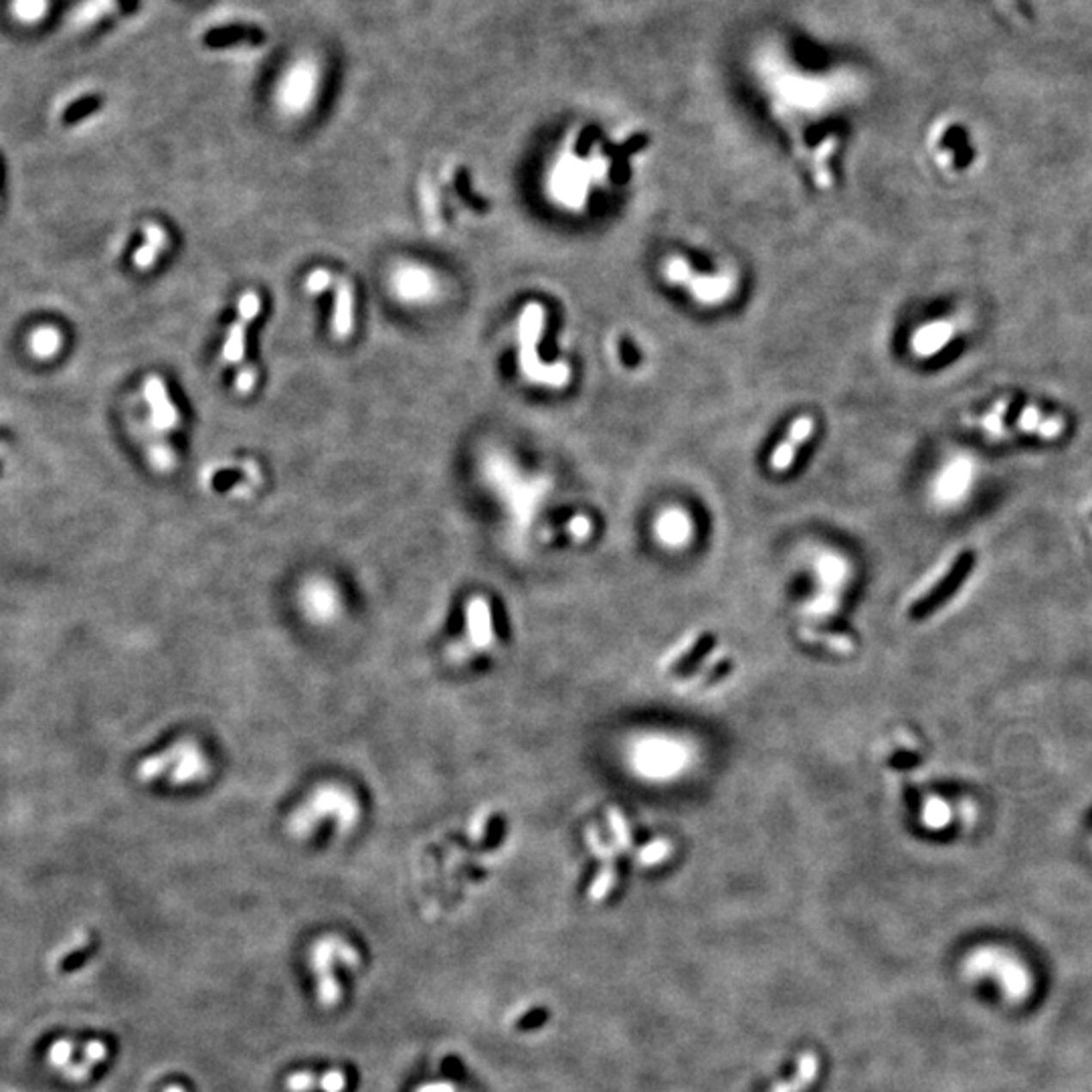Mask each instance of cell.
Segmentation results:
<instances>
[{"label":"cell","instance_id":"cell-1","mask_svg":"<svg viewBox=\"0 0 1092 1092\" xmlns=\"http://www.w3.org/2000/svg\"><path fill=\"white\" fill-rule=\"evenodd\" d=\"M209 765L201 748L192 742H179L158 757L140 765V779H168L170 783H192L207 775Z\"/></svg>","mask_w":1092,"mask_h":1092},{"label":"cell","instance_id":"cell-2","mask_svg":"<svg viewBox=\"0 0 1092 1092\" xmlns=\"http://www.w3.org/2000/svg\"><path fill=\"white\" fill-rule=\"evenodd\" d=\"M542 320L545 312L539 304H530L522 310L520 318V364L526 376H530L534 382H548V385H564L567 382L569 370L564 367H542L539 357H536V340L540 336Z\"/></svg>","mask_w":1092,"mask_h":1092},{"label":"cell","instance_id":"cell-3","mask_svg":"<svg viewBox=\"0 0 1092 1092\" xmlns=\"http://www.w3.org/2000/svg\"><path fill=\"white\" fill-rule=\"evenodd\" d=\"M339 961L357 967L358 953L352 945L336 936H326L314 947L312 965L314 971H318V996L324 1005H334L340 999V989L334 977V965Z\"/></svg>","mask_w":1092,"mask_h":1092},{"label":"cell","instance_id":"cell-4","mask_svg":"<svg viewBox=\"0 0 1092 1092\" xmlns=\"http://www.w3.org/2000/svg\"><path fill=\"white\" fill-rule=\"evenodd\" d=\"M261 310V300L255 291H245L239 300V318L229 328V336L223 346V360L237 364L245 357V328L253 322Z\"/></svg>","mask_w":1092,"mask_h":1092},{"label":"cell","instance_id":"cell-5","mask_svg":"<svg viewBox=\"0 0 1092 1092\" xmlns=\"http://www.w3.org/2000/svg\"><path fill=\"white\" fill-rule=\"evenodd\" d=\"M304 611L314 621H330L339 615L340 597L328 581L314 579L302 591Z\"/></svg>","mask_w":1092,"mask_h":1092},{"label":"cell","instance_id":"cell-6","mask_svg":"<svg viewBox=\"0 0 1092 1092\" xmlns=\"http://www.w3.org/2000/svg\"><path fill=\"white\" fill-rule=\"evenodd\" d=\"M144 394H146L148 405H150L152 425L156 427L158 431H168V429H173L176 423H179V411H176L173 401L168 399L164 381L160 379V376H148L144 385Z\"/></svg>","mask_w":1092,"mask_h":1092},{"label":"cell","instance_id":"cell-7","mask_svg":"<svg viewBox=\"0 0 1092 1092\" xmlns=\"http://www.w3.org/2000/svg\"><path fill=\"white\" fill-rule=\"evenodd\" d=\"M203 41L210 49H225L233 45H255L259 47L267 41V33L253 25H231V27H217L210 28Z\"/></svg>","mask_w":1092,"mask_h":1092},{"label":"cell","instance_id":"cell-8","mask_svg":"<svg viewBox=\"0 0 1092 1092\" xmlns=\"http://www.w3.org/2000/svg\"><path fill=\"white\" fill-rule=\"evenodd\" d=\"M394 288L407 302H423L433 294V276L417 265H407L394 273Z\"/></svg>","mask_w":1092,"mask_h":1092},{"label":"cell","instance_id":"cell-9","mask_svg":"<svg viewBox=\"0 0 1092 1092\" xmlns=\"http://www.w3.org/2000/svg\"><path fill=\"white\" fill-rule=\"evenodd\" d=\"M334 282V279H332ZM336 304H334V334L336 339H348L354 324V296L352 285L345 278H336Z\"/></svg>","mask_w":1092,"mask_h":1092},{"label":"cell","instance_id":"cell-10","mask_svg":"<svg viewBox=\"0 0 1092 1092\" xmlns=\"http://www.w3.org/2000/svg\"><path fill=\"white\" fill-rule=\"evenodd\" d=\"M811 431H814V421L808 419V417H802V419L793 423L787 442H783L779 448L775 449L773 457H771V467L777 472L787 470V467L793 463V457H796L797 448L811 436Z\"/></svg>","mask_w":1092,"mask_h":1092},{"label":"cell","instance_id":"cell-11","mask_svg":"<svg viewBox=\"0 0 1092 1092\" xmlns=\"http://www.w3.org/2000/svg\"><path fill=\"white\" fill-rule=\"evenodd\" d=\"M322 1078H316L314 1074L300 1072L291 1074L288 1080V1089L291 1092H310L320 1089L322 1092H342L348 1086V1078L342 1071H330L320 1074Z\"/></svg>","mask_w":1092,"mask_h":1092},{"label":"cell","instance_id":"cell-12","mask_svg":"<svg viewBox=\"0 0 1092 1092\" xmlns=\"http://www.w3.org/2000/svg\"><path fill=\"white\" fill-rule=\"evenodd\" d=\"M144 237H146V243L136 251L134 257H131L136 270H142V271L148 270V267L158 259L160 251L168 245V233L160 225H156V223H148V225L144 227Z\"/></svg>","mask_w":1092,"mask_h":1092},{"label":"cell","instance_id":"cell-13","mask_svg":"<svg viewBox=\"0 0 1092 1092\" xmlns=\"http://www.w3.org/2000/svg\"><path fill=\"white\" fill-rule=\"evenodd\" d=\"M61 346L63 334L55 326H41V328H35L33 334L28 336V348H31L33 357L37 358H53L61 352Z\"/></svg>","mask_w":1092,"mask_h":1092},{"label":"cell","instance_id":"cell-14","mask_svg":"<svg viewBox=\"0 0 1092 1092\" xmlns=\"http://www.w3.org/2000/svg\"><path fill=\"white\" fill-rule=\"evenodd\" d=\"M820 1071V1062L814 1054H803L799 1058L797 1074L791 1083H779L773 1092H803L815 1080V1074Z\"/></svg>","mask_w":1092,"mask_h":1092},{"label":"cell","instance_id":"cell-15","mask_svg":"<svg viewBox=\"0 0 1092 1092\" xmlns=\"http://www.w3.org/2000/svg\"><path fill=\"white\" fill-rule=\"evenodd\" d=\"M714 644H717V639H714L712 633H705V636H700L688 651H684L680 660L674 662L670 668L672 674H688L692 668L699 664L702 657L711 654Z\"/></svg>","mask_w":1092,"mask_h":1092},{"label":"cell","instance_id":"cell-16","mask_svg":"<svg viewBox=\"0 0 1092 1092\" xmlns=\"http://www.w3.org/2000/svg\"><path fill=\"white\" fill-rule=\"evenodd\" d=\"M113 3H116V0H85L82 7H79L76 16L71 19V25L76 28L94 25L95 21H100L101 16L110 13Z\"/></svg>","mask_w":1092,"mask_h":1092},{"label":"cell","instance_id":"cell-17","mask_svg":"<svg viewBox=\"0 0 1092 1092\" xmlns=\"http://www.w3.org/2000/svg\"><path fill=\"white\" fill-rule=\"evenodd\" d=\"M13 13L21 21H39L47 13V0H15Z\"/></svg>","mask_w":1092,"mask_h":1092},{"label":"cell","instance_id":"cell-18","mask_svg":"<svg viewBox=\"0 0 1092 1092\" xmlns=\"http://www.w3.org/2000/svg\"><path fill=\"white\" fill-rule=\"evenodd\" d=\"M678 516L680 514H670V516H666L664 522H662V534H664L666 539L680 540L684 539L686 533H688V528H686V520L680 518V522H676Z\"/></svg>","mask_w":1092,"mask_h":1092},{"label":"cell","instance_id":"cell-19","mask_svg":"<svg viewBox=\"0 0 1092 1092\" xmlns=\"http://www.w3.org/2000/svg\"><path fill=\"white\" fill-rule=\"evenodd\" d=\"M71 1054H73L71 1042H65V1040H61V1042L53 1044V1048H51V1052H49V1058H51V1062H53L55 1066H65L67 1062H70Z\"/></svg>","mask_w":1092,"mask_h":1092},{"label":"cell","instance_id":"cell-20","mask_svg":"<svg viewBox=\"0 0 1092 1092\" xmlns=\"http://www.w3.org/2000/svg\"><path fill=\"white\" fill-rule=\"evenodd\" d=\"M97 104H100V100H97V97H94V95L85 97V100L77 101L76 106L70 107V112H67V119H77V118H82V116H88L89 112L95 110Z\"/></svg>","mask_w":1092,"mask_h":1092},{"label":"cell","instance_id":"cell-21","mask_svg":"<svg viewBox=\"0 0 1092 1092\" xmlns=\"http://www.w3.org/2000/svg\"><path fill=\"white\" fill-rule=\"evenodd\" d=\"M949 820V809L943 805L941 802H930L929 809H926V821L930 826H943Z\"/></svg>","mask_w":1092,"mask_h":1092},{"label":"cell","instance_id":"cell-22","mask_svg":"<svg viewBox=\"0 0 1092 1092\" xmlns=\"http://www.w3.org/2000/svg\"><path fill=\"white\" fill-rule=\"evenodd\" d=\"M253 387H255V373L251 369L243 370V373L239 375V379H237V388L241 393H249Z\"/></svg>","mask_w":1092,"mask_h":1092},{"label":"cell","instance_id":"cell-23","mask_svg":"<svg viewBox=\"0 0 1092 1092\" xmlns=\"http://www.w3.org/2000/svg\"><path fill=\"white\" fill-rule=\"evenodd\" d=\"M417 1092H455V1089L449 1083H429L423 1084Z\"/></svg>","mask_w":1092,"mask_h":1092},{"label":"cell","instance_id":"cell-24","mask_svg":"<svg viewBox=\"0 0 1092 1092\" xmlns=\"http://www.w3.org/2000/svg\"><path fill=\"white\" fill-rule=\"evenodd\" d=\"M118 4H119V9H122L124 15L136 13V9H138V0H118Z\"/></svg>","mask_w":1092,"mask_h":1092},{"label":"cell","instance_id":"cell-25","mask_svg":"<svg viewBox=\"0 0 1092 1092\" xmlns=\"http://www.w3.org/2000/svg\"><path fill=\"white\" fill-rule=\"evenodd\" d=\"M999 3H1002L1004 7H1008L1010 10H1014V13H1017V10H1022V7L1016 3V0H999Z\"/></svg>","mask_w":1092,"mask_h":1092},{"label":"cell","instance_id":"cell-26","mask_svg":"<svg viewBox=\"0 0 1092 1092\" xmlns=\"http://www.w3.org/2000/svg\"><path fill=\"white\" fill-rule=\"evenodd\" d=\"M164 1092H186V1090L182 1089V1086H168V1089L164 1090Z\"/></svg>","mask_w":1092,"mask_h":1092}]
</instances>
